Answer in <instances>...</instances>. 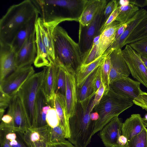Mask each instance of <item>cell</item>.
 <instances>
[{
	"instance_id": "obj_3",
	"label": "cell",
	"mask_w": 147,
	"mask_h": 147,
	"mask_svg": "<svg viewBox=\"0 0 147 147\" xmlns=\"http://www.w3.org/2000/svg\"><path fill=\"white\" fill-rule=\"evenodd\" d=\"M95 95L78 102L75 113L69 119L70 136L69 141L75 147H86L93 136L95 121L91 120L92 101Z\"/></svg>"
},
{
	"instance_id": "obj_45",
	"label": "cell",
	"mask_w": 147,
	"mask_h": 147,
	"mask_svg": "<svg viewBox=\"0 0 147 147\" xmlns=\"http://www.w3.org/2000/svg\"><path fill=\"white\" fill-rule=\"evenodd\" d=\"M101 67L100 66L98 73L95 78L93 86V93L95 94L96 92L100 87L102 82L101 73Z\"/></svg>"
},
{
	"instance_id": "obj_7",
	"label": "cell",
	"mask_w": 147,
	"mask_h": 147,
	"mask_svg": "<svg viewBox=\"0 0 147 147\" xmlns=\"http://www.w3.org/2000/svg\"><path fill=\"white\" fill-rule=\"evenodd\" d=\"M107 3V0H101L98 9L88 25L84 26L80 24L78 44L82 60L91 49L94 38L101 34L105 24L104 12Z\"/></svg>"
},
{
	"instance_id": "obj_10",
	"label": "cell",
	"mask_w": 147,
	"mask_h": 147,
	"mask_svg": "<svg viewBox=\"0 0 147 147\" xmlns=\"http://www.w3.org/2000/svg\"><path fill=\"white\" fill-rule=\"evenodd\" d=\"M7 112L13 117V131L24 133L30 127L26 111L17 93L12 97Z\"/></svg>"
},
{
	"instance_id": "obj_6",
	"label": "cell",
	"mask_w": 147,
	"mask_h": 147,
	"mask_svg": "<svg viewBox=\"0 0 147 147\" xmlns=\"http://www.w3.org/2000/svg\"><path fill=\"white\" fill-rule=\"evenodd\" d=\"M45 72L44 67L42 71L35 73L24 83L17 92L26 111L30 127H35V104Z\"/></svg>"
},
{
	"instance_id": "obj_35",
	"label": "cell",
	"mask_w": 147,
	"mask_h": 147,
	"mask_svg": "<svg viewBox=\"0 0 147 147\" xmlns=\"http://www.w3.org/2000/svg\"><path fill=\"white\" fill-rule=\"evenodd\" d=\"M57 63L59 65V67L57 80L55 94L60 93L65 96L66 78L64 69L62 65Z\"/></svg>"
},
{
	"instance_id": "obj_57",
	"label": "cell",
	"mask_w": 147,
	"mask_h": 147,
	"mask_svg": "<svg viewBox=\"0 0 147 147\" xmlns=\"http://www.w3.org/2000/svg\"><path fill=\"white\" fill-rule=\"evenodd\" d=\"M144 118L147 120V114L146 115Z\"/></svg>"
},
{
	"instance_id": "obj_8",
	"label": "cell",
	"mask_w": 147,
	"mask_h": 147,
	"mask_svg": "<svg viewBox=\"0 0 147 147\" xmlns=\"http://www.w3.org/2000/svg\"><path fill=\"white\" fill-rule=\"evenodd\" d=\"M34 72L31 65L16 69L0 83V90L12 97Z\"/></svg>"
},
{
	"instance_id": "obj_24",
	"label": "cell",
	"mask_w": 147,
	"mask_h": 147,
	"mask_svg": "<svg viewBox=\"0 0 147 147\" xmlns=\"http://www.w3.org/2000/svg\"><path fill=\"white\" fill-rule=\"evenodd\" d=\"M121 25L115 21L107 27L102 32L99 39L98 57L102 55L114 41L116 33Z\"/></svg>"
},
{
	"instance_id": "obj_56",
	"label": "cell",
	"mask_w": 147,
	"mask_h": 147,
	"mask_svg": "<svg viewBox=\"0 0 147 147\" xmlns=\"http://www.w3.org/2000/svg\"><path fill=\"white\" fill-rule=\"evenodd\" d=\"M47 147H54L52 145L49 144L47 146Z\"/></svg>"
},
{
	"instance_id": "obj_1",
	"label": "cell",
	"mask_w": 147,
	"mask_h": 147,
	"mask_svg": "<svg viewBox=\"0 0 147 147\" xmlns=\"http://www.w3.org/2000/svg\"><path fill=\"white\" fill-rule=\"evenodd\" d=\"M38 13L32 0L11 6L0 20V43L11 45L22 27Z\"/></svg>"
},
{
	"instance_id": "obj_48",
	"label": "cell",
	"mask_w": 147,
	"mask_h": 147,
	"mask_svg": "<svg viewBox=\"0 0 147 147\" xmlns=\"http://www.w3.org/2000/svg\"><path fill=\"white\" fill-rule=\"evenodd\" d=\"M50 144L52 145L54 147H75L69 141L66 140L62 142L52 143Z\"/></svg>"
},
{
	"instance_id": "obj_51",
	"label": "cell",
	"mask_w": 147,
	"mask_h": 147,
	"mask_svg": "<svg viewBox=\"0 0 147 147\" xmlns=\"http://www.w3.org/2000/svg\"><path fill=\"white\" fill-rule=\"evenodd\" d=\"M90 118L92 121H95L99 119V115L97 112L95 111L90 113Z\"/></svg>"
},
{
	"instance_id": "obj_52",
	"label": "cell",
	"mask_w": 147,
	"mask_h": 147,
	"mask_svg": "<svg viewBox=\"0 0 147 147\" xmlns=\"http://www.w3.org/2000/svg\"><path fill=\"white\" fill-rule=\"evenodd\" d=\"M118 2V5H119V6H127L129 4V0H120Z\"/></svg>"
},
{
	"instance_id": "obj_47",
	"label": "cell",
	"mask_w": 147,
	"mask_h": 147,
	"mask_svg": "<svg viewBox=\"0 0 147 147\" xmlns=\"http://www.w3.org/2000/svg\"><path fill=\"white\" fill-rule=\"evenodd\" d=\"M127 26L128 23L127 22L121 25L116 33L114 41L118 40L120 38L123 33Z\"/></svg>"
},
{
	"instance_id": "obj_19",
	"label": "cell",
	"mask_w": 147,
	"mask_h": 147,
	"mask_svg": "<svg viewBox=\"0 0 147 147\" xmlns=\"http://www.w3.org/2000/svg\"><path fill=\"white\" fill-rule=\"evenodd\" d=\"M147 14V11L144 9H139L135 15L127 22L128 26L123 34L117 40L114 41L103 53L107 56L113 51L118 48L121 49L127 38L138 25Z\"/></svg>"
},
{
	"instance_id": "obj_43",
	"label": "cell",
	"mask_w": 147,
	"mask_h": 147,
	"mask_svg": "<svg viewBox=\"0 0 147 147\" xmlns=\"http://www.w3.org/2000/svg\"><path fill=\"white\" fill-rule=\"evenodd\" d=\"M133 101L134 104L147 111V93L142 92Z\"/></svg>"
},
{
	"instance_id": "obj_32",
	"label": "cell",
	"mask_w": 147,
	"mask_h": 147,
	"mask_svg": "<svg viewBox=\"0 0 147 147\" xmlns=\"http://www.w3.org/2000/svg\"><path fill=\"white\" fill-rule=\"evenodd\" d=\"M119 7V13L115 21L122 24L127 22L139 10L138 7L130 3L127 6Z\"/></svg>"
},
{
	"instance_id": "obj_27",
	"label": "cell",
	"mask_w": 147,
	"mask_h": 147,
	"mask_svg": "<svg viewBox=\"0 0 147 147\" xmlns=\"http://www.w3.org/2000/svg\"><path fill=\"white\" fill-rule=\"evenodd\" d=\"M106 56H99L94 61L86 65H81L75 71L77 87L80 88L88 77L98 67L101 66Z\"/></svg>"
},
{
	"instance_id": "obj_46",
	"label": "cell",
	"mask_w": 147,
	"mask_h": 147,
	"mask_svg": "<svg viewBox=\"0 0 147 147\" xmlns=\"http://www.w3.org/2000/svg\"><path fill=\"white\" fill-rule=\"evenodd\" d=\"M0 143L1 147H11L5 137L4 131L1 129H0Z\"/></svg>"
},
{
	"instance_id": "obj_29",
	"label": "cell",
	"mask_w": 147,
	"mask_h": 147,
	"mask_svg": "<svg viewBox=\"0 0 147 147\" xmlns=\"http://www.w3.org/2000/svg\"><path fill=\"white\" fill-rule=\"evenodd\" d=\"M100 66L88 77L82 86L79 88L77 92L78 102H82L87 99L92 95H95L93 93L94 84Z\"/></svg>"
},
{
	"instance_id": "obj_53",
	"label": "cell",
	"mask_w": 147,
	"mask_h": 147,
	"mask_svg": "<svg viewBox=\"0 0 147 147\" xmlns=\"http://www.w3.org/2000/svg\"><path fill=\"white\" fill-rule=\"evenodd\" d=\"M140 56L142 61L147 68V56L144 55H140Z\"/></svg>"
},
{
	"instance_id": "obj_34",
	"label": "cell",
	"mask_w": 147,
	"mask_h": 147,
	"mask_svg": "<svg viewBox=\"0 0 147 147\" xmlns=\"http://www.w3.org/2000/svg\"><path fill=\"white\" fill-rule=\"evenodd\" d=\"M64 133L59 124L54 127H50L49 144L58 143L65 140Z\"/></svg>"
},
{
	"instance_id": "obj_15",
	"label": "cell",
	"mask_w": 147,
	"mask_h": 147,
	"mask_svg": "<svg viewBox=\"0 0 147 147\" xmlns=\"http://www.w3.org/2000/svg\"><path fill=\"white\" fill-rule=\"evenodd\" d=\"M16 55L11 45L0 43V83L16 69Z\"/></svg>"
},
{
	"instance_id": "obj_31",
	"label": "cell",
	"mask_w": 147,
	"mask_h": 147,
	"mask_svg": "<svg viewBox=\"0 0 147 147\" xmlns=\"http://www.w3.org/2000/svg\"><path fill=\"white\" fill-rule=\"evenodd\" d=\"M4 131L11 147H29L24 139V133L14 131L8 128H0Z\"/></svg>"
},
{
	"instance_id": "obj_11",
	"label": "cell",
	"mask_w": 147,
	"mask_h": 147,
	"mask_svg": "<svg viewBox=\"0 0 147 147\" xmlns=\"http://www.w3.org/2000/svg\"><path fill=\"white\" fill-rule=\"evenodd\" d=\"M37 55L35 28L16 54V69L29 66L34 63Z\"/></svg>"
},
{
	"instance_id": "obj_16",
	"label": "cell",
	"mask_w": 147,
	"mask_h": 147,
	"mask_svg": "<svg viewBox=\"0 0 147 147\" xmlns=\"http://www.w3.org/2000/svg\"><path fill=\"white\" fill-rule=\"evenodd\" d=\"M123 123L117 116L113 118L100 131L99 134L106 147H113L117 144V140L122 135Z\"/></svg>"
},
{
	"instance_id": "obj_18",
	"label": "cell",
	"mask_w": 147,
	"mask_h": 147,
	"mask_svg": "<svg viewBox=\"0 0 147 147\" xmlns=\"http://www.w3.org/2000/svg\"><path fill=\"white\" fill-rule=\"evenodd\" d=\"M58 64L55 61L50 65L45 67V72L41 88L48 101L53 100L55 95V89L58 71Z\"/></svg>"
},
{
	"instance_id": "obj_28",
	"label": "cell",
	"mask_w": 147,
	"mask_h": 147,
	"mask_svg": "<svg viewBox=\"0 0 147 147\" xmlns=\"http://www.w3.org/2000/svg\"><path fill=\"white\" fill-rule=\"evenodd\" d=\"M100 2L101 0H87L79 20L80 24L84 26L89 24L94 17Z\"/></svg>"
},
{
	"instance_id": "obj_39",
	"label": "cell",
	"mask_w": 147,
	"mask_h": 147,
	"mask_svg": "<svg viewBox=\"0 0 147 147\" xmlns=\"http://www.w3.org/2000/svg\"><path fill=\"white\" fill-rule=\"evenodd\" d=\"M46 121L48 125L51 127H54L59 124V118L55 107L51 108L48 111Z\"/></svg>"
},
{
	"instance_id": "obj_30",
	"label": "cell",
	"mask_w": 147,
	"mask_h": 147,
	"mask_svg": "<svg viewBox=\"0 0 147 147\" xmlns=\"http://www.w3.org/2000/svg\"><path fill=\"white\" fill-rule=\"evenodd\" d=\"M147 37V14L127 38L124 43L127 44Z\"/></svg>"
},
{
	"instance_id": "obj_21",
	"label": "cell",
	"mask_w": 147,
	"mask_h": 147,
	"mask_svg": "<svg viewBox=\"0 0 147 147\" xmlns=\"http://www.w3.org/2000/svg\"><path fill=\"white\" fill-rule=\"evenodd\" d=\"M37 22L40 27L41 36L43 42L47 49L51 60L54 61L55 60V58L53 33L55 28L60 23L57 22H44L40 17L38 18Z\"/></svg>"
},
{
	"instance_id": "obj_23",
	"label": "cell",
	"mask_w": 147,
	"mask_h": 147,
	"mask_svg": "<svg viewBox=\"0 0 147 147\" xmlns=\"http://www.w3.org/2000/svg\"><path fill=\"white\" fill-rule=\"evenodd\" d=\"M146 127L141 115L133 114L123 123L122 135L126 137L128 141Z\"/></svg>"
},
{
	"instance_id": "obj_22",
	"label": "cell",
	"mask_w": 147,
	"mask_h": 147,
	"mask_svg": "<svg viewBox=\"0 0 147 147\" xmlns=\"http://www.w3.org/2000/svg\"><path fill=\"white\" fill-rule=\"evenodd\" d=\"M54 101L55 108L59 118V124L64 133L65 138L68 139L70 137V133L65 96L60 93H57Z\"/></svg>"
},
{
	"instance_id": "obj_41",
	"label": "cell",
	"mask_w": 147,
	"mask_h": 147,
	"mask_svg": "<svg viewBox=\"0 0 147 147\" xmlns=\"http://www.w3.org/2000/svg\"><path fill=\"white\" fill-rule=\"evenodd\" d=\"M109 90V88H108L102 82L101 85L96 92L92 100V105L94 109L100 102L105 94V91Z\"/></svg>"
},
{
	"instance_id": "obj_33",
	"label": "cell",
	"mask_w": 147,
	"mask_h": 147,
	"mask_svg": "<svg viewBox=\"0 0 147 147\" xmlns=\"http://www.w3.org/2000/svg\"><path fill=\"white\" fill-rule=\"evenodd\" d=\"M126 147H147V128L144 127L138 134L133 137L125 146Z\"/></svg>"
},
{
	"instance_id": "obj_14",
	"label": "cell",
	"mask_w": 147,
	"mask_h": 147,
	"mask_svg": "<svg viewBox=\"0 0 147 147\" xmlns=\"http://www.w3.org/2000/svg\"><path fill=\"white\" fill-rule=\"evenodd\" d=\"M140 84L139 82L127 77L113 82L109 85V89L133 100L143 92L140 89Z\"/></svg>"
},
{
	"instance_id": "obj_17",
	"label": "cell",
	"mask_w": 147,
	"mask_h": 147,
	"mask_svg": "<svg viewBox=\"0 0 147 147\" xmlns=\"http://www.w3.org/2000/svg\"><path fill=\"white\" fill-rule=\"evenodd\" d=\"M50 126L30 127L24 133L29 147H47L49 144Z\"/></svg>"
},
{
	"instance_id": "obj_20",
	"label": "cell",
	"mask_w": 147,
	"mask_h": 147,
	"mask_svg": "<svg viewBox=\"0 0 147 147\" xmlns=\"http://www.w3.org/2000/svg\"><path fill=\"white\" fill-rule=\"evenodd\" d=\"M54 107V100L48 101L41 87L38 93L35 104V127H42L48 125L46 121L48 111Z\"/></svg>"
},
{
	"instance_id": "obj_44",
	"label": "cell",
	"mask_w": 147,
	"mask_h": 147,
	"mask_svg": "<svg viewBox=\"0 0 147 147\" xmlns=\"http://www.w3.org/2000/svg\"><path fill=\"white\" fill-rule=\"evenodd\" d=\"M119 9L120 7L118 6L109 16L102 28L101 33L107 27L115 21L119 13Z\"/></svg>"
},
{
	"instance_id": "obj_12",
	"label": "cell",
	"mask_w": 147,
	"mask_h": 147,
	"mask_svg": "<svg viewBox=\"0 0 147 147\" xmlns=\"http://www.w3.org/2000/svg\"><path fill=\"white\" fill-rule=\"evenodd\" d=\"M66 78L65 98L67 115L69 119L74 114L78 103L77 86L75 77V71L63 66Z\"/></svg>"
},
{
	"instance_id": "obj_37",
	"label": "cell",
	"mask_w": 147,
	"mask_h": 147,
	"mask_svg": "<svg viewBox=\"0 0 147 147\" xmlns=\"http://www.w3.org/2000/svg\"><path fill=\"white\" fill-rule=\"evenodd\" d=\"M99 42V39H94L92 46L88 54L82 60V65L88 64L98 57L97 56V51Z\"/></svg>"
},
{
	"instance_id": "obj_25",
	"label": "cell",
	"mask_w": 147,
	"mask_h": 147,
	"mask_svg": "<svg viewBox=\"0 0 147 147\" xmlns=\"http://www.w3.org/2000/svg\"><path fill=\"white\" fill-rule=\"evenodd\" d=\"M36 42L37 55L34 62V66L37 67L50 66L51 60L43 42L41 37L40 27L36 21L35 24Z\"/></svg>"
},
{
	"instance_id": "obj_55",
	"label": "cell",
	"mask_w": 147,
	"mask_h": 147,
	"mask_svg": "<svg viewBox=\"0 0 147 147\" xmlns=\"http://www.w3.org/2000/svg\"><path fill=\"white\" fill-rule=\"evenodd\" d=\"M113 147H126L125 146H122L118 144H116L114 145Z\"/></svg>"
},
{
	"instance_id": "obj_5",
	"label": "cell",
	"mask_w": 147,
	"mask_h": 147,
	"mask_svg": "<svg viewBox=\"0 0 147 147\" xmlns=\"http://www.w3.org/2000/svg\"><path fill=\"white\" fill-rule=\"evenodd\" d=\"M134 104L132 100L116 93L110 89L106 91L100 102L94 108L99 114V118L95 121L93 135Z\"/></svg>"
},
{
	"instance_id": "obj_36",
	"label": "cell",
	"mask_w": 147,
	"mask_h": 147,
	"mask_svg": "<svg viewBox=\"0 0 147 147\" xmlns=\"http://www.w3.org/2000/svg\"><path fill=\"white\" fill-rule=\"evenodd\" d=\"M101 66L102 82L109 88V77L111 69V61L109 55L105 57Z\"/></svg>"
},
{
	"instance_id": "obj_26",
	"label": "cell",
	"mask_w": 147,
	"mask_h": 147,
	"mask_svg": "<svg viewBox=\"0 0 147 147\" xmlns=\"http://www.w3.org/2000/svg\"><path fill=\"white\" fill-rule=\"evenodd\" d=\"M38 13L22 27L15 37L11 46L16 53L19 51L24 43L35 30V24L38 17Z\"/></svg>"
},
{
	"instance_id": "obj_50",
	"label": "cell",
	"mask_w": 147,
	"mask_h": 147,
	"mask_svg": "<svg viewBox=\"0 0 147 147\" xmlns=\"http://www.w3.org/2000/svg\"><path fill=\"white\" fill-rule=\"evenodd\" d=\"M128 142L127 138L125 136L121 135L118 138L117 144L122 146H125Z\"/></svg>"
},
{
	"instance_id": "obj_13",
	"label": "cell",
	"mask_w": 147,
	"mask_h": 147,
	"mask_svg": "<svg viewBox=\"0 0 147 147\" xmlns=\"http://www.w3.org/2000/svg\"><path fill=\"white\" fill-rule=\"evenodd\" d=\"M122 51L121 49L118 48L113 51L109 55L111 61L109 85L115 81L128 77L130 74L129 69Z\"/></svg>"
},
{
	"instance_id": "obj_40",
	"label": "cell",
	"mask_w": 147,
	"mask_h": 147,
	"mask_svg": "<svg viewBox=\"0 0 147 147\" xmlns=\"http://www.w3.org/2000/svg\"><path fill=\"white\" fill-rule=\"evenodd\" d=\"M11 97L0 90V119L3 115L5 109L9 107Z\"/></svg>"
},
{
	"instance_id": "obj_54",
	"label": "cell",
	"mask_w": 147,
	"mask_h": 147,
	"mask_svg": "<svg viewBox=\"0 0 147 147\" xmlns=\"http://www.w3.org/2000/svg\"><path fill=\"white\" fill-rule=\"evenodd\" d=\"M142 119L145 126L147 127V120L144 118H142Z\"/></svg>"
},
{
	"instance_id": "obj_2",
	"label": "cell",
	"mask_w": 147,
	"mask_h": 147,
	"mask_svg": "<svg viewBox=\"0 0 147 147\" xmlns=\"http://www.w3.org/2000/svg\"><path fill=\"white\" fill-rule=\"evenodd\" d=\"M44 22H78L87 0H32Z\"/></svg>"
},
{
	"instance_id": "obj_42",
	"label": "cell",
	"mask_w": 147,
	"mask_h": 147,
	"mask_svg": "<svg viewBox=\"0 0 147 147\" xmlns=\"http://www.w3.org/2000/svg\"><path fill=\"white\" fill-rule=\"evenodd\" d=\"M118 6V2L117 1L115 0L111 1L107 4L104 12V23L111 14Z\"/></svg>"
},
{
	"instance_id": "obj_49",
	"label": "cell",
	"mask_w": 147,
	"mask_h": 147,
	"mask_svg": "<svg viewBox=\"0 0 147 147\" xmlns=\"http://www.w3.org/2000/svg\"><path fill=\"white\" fill-rule=\"evenodd\" d=\"M129 1L130 4L134 5L138 7H143L147 5V0H130Z\"/></svg>"
},
{
	"instance_id": "obj_38",
	"label": "cell",
	"mask_w": 147,
	"mask_h": 147,
	"mask_svg": "<svg viewBox=\"0 0 147 147\" xmlns=\"http://www.w3.org/2000/svg\"><path fill=\"white\" fill-rule=\"evenodd\" d=\"M129 45L140 55L147 56V37Z\"/></svg>"
},
{
	"instance_id": "obj_9",
	"label": "cell",
	"mask_w": 147,
	"mask_h": 147,
	"mask_svg": "<svg viewBox=\"0 0 147 147\" xmlns=\"http://www.w3.org/2000/svg\"><path fill=\"white\" fill-rule=\"evenodd\" d=\"M122 51L132 76L147 88V68L140 55L129 44L126 45Z\"/></svg>"
},
{
	"instance_id": "obj_4",
	"label": "cell",
	"mask_w": 147,
	"mask_h": 147,
	"mask_svg": "<svg viewBox=\"0 0 147 147\" xmlns=\"http://www.w3.org/2000/svg\"><path fill=\"white\" fill-rule=\"evenodd\" d=\"M53 39L55 61L64 67L76 71L82 64V57L78 43L58 25L54 30Z\"/></svg>"
}]
</instances>
